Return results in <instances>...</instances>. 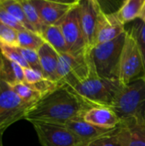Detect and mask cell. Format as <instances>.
<instances>
[{"mask_svg": "<svg viewBox=\"0 0 145 146\" xmlns=\"http://www.w3.org/2000/svg\"><path fill=\"white\" fill-rule=\"evenodd\" d=\"M92 108L66 85L58 86L44 95L25 115L24 120L66 125L68 121L84 118L88 110Z\"/></svg>", "mask_w": 145, "mask_h": 146, "instance_id": "6da1fadb", "label": "cell"}, {"mask_svg": "<svg viewBox=\"0 0 145 146\" xmlns=\"http://www.w3.org/2000/svg\"><path fill=\"white\" fill-rule=\"evenodd\" d=\"M67 86L91 106L111 109L123 85L117 79H104L99 77L91 61V73L87 79Z\"/></svg>", "mask_w": 145, "mask_h": 146, "instance_id": "7a4b0ae2", "label": "cell"}, {"mask_svg": "<svg viewBox=\"0 0 145 146\" xmlns=\"http://www.w3.org/2000/svg\"><path fill=\"white\" fill-rule=\"evenodd\" d=\"M111 110L121 120L133 119L145 125V78L123 86Z\"/></svg>", "mask_w": 145, "mask_h": 146, "instance_id": "3957f363", "label": "cell"}, {"mask_svg": "<svg viewBox=\"0 0 145 146\" xmlns=\"http://www.w3.org/2000/svg\"><path fill=\"white\" fill-rule=\"evenodd\" d=\"M126 38V32L109 42L95 45L88 50L99 77L119 80L120 62Z\"/></svg>", "mask_w": 145, "mask_h": 146, "instance_id": "277c9868", "label": "cell"}, {"mask_svg": "<svg viewBox=\"0 0 145 146\" xmlns=\"http://www.w3.org/2000/svg\"><path fill=\"white\" fill-rule=\"evenodd\" d=\"M144 77L143 60L138 41L129 28L126 30V38L123 46L121 62L119 80L123 86Z\"/></svg>", "mask_w": 145, "mask_h": 146, "instance_id": "5b68a950", "label": "cell"}, {"mask_svg": "<svg viewBox=\"0 0 145 146\" xmlns=\"http://www.w3.org/2000/svg\"><path fill=\"white\" fill-rule=\"evenodd\" d=\"M91 59L89 52L73 56L69 53L59 55L57 68L58 85L72 86L87 79L91 73Z\"/></svg>", "mask_w": 145, "mask_h": 146, "instance_id": "8992f818", "label": "cell"}, {"mask_svg": "<svg viewBox=\"0 0 145 146\" xmlns=\"http://www.w3.org/2000/svg\"><path fill=\"white\" fill-rule=\"evenodd\" d=\"M30 105L24 103L7 83L0 80V134L24 119Z\"/></svg>", "mask_w": 145, "mask_h": 146, "instance_id": "52a82bcc", "label": "cell"}, {"mask_svg": "<svg viewBox=\"0 0 145 146\" xmlns=\"http://www.w3.org/2000/svg\"><path fill=\"white\" fill-rule=\"evenodd\" d=\"M66 40L68 52L73 56H80L88 52L79 20V1L75 3L65 17L58 23Z\"/></svg>", "mask_w": 145, "mask_h": 146, "instance_id": "ba28073f", "label": "cell"}, {"mask_svg": "<svg viewBox=\"0 0 145 146\" xmlns=\"http://www.w3.org/2000/svg\"><path fill=\"white\" fill-rule=\"evenodd\" d=\"M42 146H78L82 142L66 126L31 121Z\"/></svg>", "mask_w": 145, "mask_h": 146, "instance_id": "9c48e42d", "label": "cell"}, {"mask_svg": "<svg viewBox=\"0 0 145 146\" xmlns=\"http://www.w3.org/2000/svg\"><path fill=\"white\" fill-rule=\"evenodd\" d=\"M102 6L97 0L79 1V20L87 50L94 45V38Z\"/></svg>", "mask_w": 145, "mask_h": 146, "instance_id": "30bf717a", "label": "cell"}, {"mask_svg": "<svg viewBox=\"0 0 145 146\" xmlns=\"http://www.w3.org/2000/svg\"><path fill=\"white\" fill-rule=\"evenodd\" d=\"M45 26L58 25L72 9L73 2H62L52 0H31Z\"/></svg>", "mask_w": 145, "mask_h": 146, "instance_id": "8fae6325", "label": "cell"}, {"mask_svg": "<svg viewBox=\"0 0 145 146\" xmlns=\"http://www.w3.org/2000/svg\"><path fill=\"white\" fill-rule=\"evenodd\" d=\"M126 32L115 13L107 14L103 10L97 21L93 46L109 42Z\"/></svg>", "mask_w": 145, "mask_h": 146, "instance_id": "7c38bea8", "label": "cell"}, {"mask_svg": "<svg viewBox=\"0 0 145 146\" xmlns=\"http://www.w3.org/2000/svg\"><path fill=\"white\" fill-rule=\"evenodd\" d=\"M115 136L122 146H145V125L133 119L122 120Z\"/></svg>", "mask_w": 145, "mask_h": 146, "instance_id": "4fadbf2b", "label": "cell"}, {"mask_svg": "<svg viewBox=\"0 0 145 146\" xmlns=\"http://www.w3.org/2000/svg\"><path fill=\"white\" fill-rule=\"evenodd\" d=\"M65 126L78 139H79L82 143L92 140L94 139H97L104 135L115 133L118 130V127L115 129H106V128L97 127L95 125L86 122L84 120V118L70 121Z\"/></svg>", "mask_w": 145, "mask_h": 146, "instance_id": "5bb4252c", "label": "cell"}, {"mask_svg": "<svg viewBox=\"0 0 145 146\" xmlns=\"http://www.w3.org/2000/svg\"><path fill=\"white\" fill-rule=\"evenodd\" d=\"M84 120L88 123L106 129H115L122 121L114 110L105 107L91 108L85 114Z\"/></svg>", "mask_w": 145, "mask_h": 146, "instance_id": "9a60e30c", "label": "cell"}, {"mask_svg": "<svg viewBox=\"0 0 145 146\" xmlns=\"http://www.w3.org/2000/svg\"><path fill=\"white\" fill-rule=\"evenodd\" d=\"M38 54L44 78L58 85L57 68L59 62V54L46 42H44V44L38 49Z\"/></svg>", "mask_w": 145, "mask_h": 146, "instance_id": "2e32d148", "label": "cell"}, {"mask_svg": "<svg viewBox=\"0 0 145 146\" xmlns=\"http://www.w3.org/2000/svg\"><path fill=\"white\" fill-rule=\"evenodd\" d=\"M0 80L10 86L24 82V68L0 53Z\"/></svg>", "mask_w": 145, "mask_h": 146, "instance_id": "e0dca14e", "label": "cell"}, {"mask_svg": "<svg viewBox=\"0 0 145 146\" xmlns=\"http://www.w3.org/2000/svg\"><path fill=\"white\" fill-rule=\"evenodd\" d=\"M40 36L44 38V42L49 44L59 55L68 53L66 40L60 26H45Z\"/></svg>", "mask_w": 145, "mask_h": 146, "instance_id": "ac0fdd59", "label": "cell"}, {"mask_svg": "<svg viewBox=\"0 0 145 146\" xmlns=\"http://www.w3.org/2000/svg\"><path fill=\"white\" fill-rule=\"evenodd\" d=\"M145 0H126L115 14L120 22L125 25L139 18Z\"/></svg>", "mask_w": 145, "mask_h": 146, "instance_id": "d6986e66", "label": "cell"}, {"mask_svg": "<svg viewBox=\"0 0 145 146\" xmlns=\"http://www.w3.org/2000/svg\"><path fill=\"white\" fill-rule=\"evenodd\" d=\"M0 6L14 18H15L26 30L35 32L26 19L20 0H0Z\"/></svg>", "mask_w": 145, "mask_h": 146, "instance_id": "ffe728a7", "label": "cell"}, {"mask_svg": "<svg viewBox=\"0 0 145 146\" xmlns=\"http://www.w3.org/2000/svg\"><path fill=\"white\" fill-rule=\"evenodd\" d=\"M18 47L38 51L44 44V38L37 33L29 30H23L17 33Z\"/></svg>", "mask_w": 145, "mask_h": 146, "instance_id": "44dd1931", "label": "cell"}, {"mask_svg": "<svg viewBox=\"0 0 145 146\" xmlns=\"http://www.w3.org/2000/svg\"><path fill=\"white\" fill-rule=\"evenodd\" d=\"M11 87L13 91L20 97V98L31 107L33 106L36 103H38L43 97L38 92L32 89L29 85L26 84L25 82L18 83L16 85L12 86Z\"/></svg>", "mask_w": 145, "mask_h": 146, "instance_id": "7402d4cb", "label": "cell"}, {"mask_svg": "<svg viewBox=\"0 0 145 146\" xmlns=\"http://www.w3.org/2000/svg\"><path fill=\"white\" fill-rule=\"evenodd\" d=\"M20 3L23 8V10L25 12L27 21H29L31 26L33 27L35 32L40 35L45 25L42 21L37 9L32 3L31 0H20Z\"/></svg>", "mask_w": 145, "mask_h": 146, "instance_id": "603a6c76", "label": "cell"}, {"mask_svg": "<svg viewBox=\"0 0 145 146\" xmlns=\"http://www.w3.org/2000/svg\"><path fill=\"white\" fill-rule=\"evenodd\" d=\"M0 53L3 55L6 58H8L9 60L21 66L24 69L29 68L26 62L23 58L22 55L18 50L17 47H14V46H10L5 44L0 43Z\"/></svg>", "mask_w": 145, "mask_h": 146, "instance_id": "cb8c5ba5", "label": "cell"}, {"mask_svg": "<svg viewBox=\"0 0 145 146\" xmlns=\"http://www.w3.org/2000/svg\"><path fill=\"white\" fill-rule=\"evenodd\" d=\"M130 28L132 31L139 46V50L143 60L145 78V23L138 19V21H137Z\"/></svg>", "mask_w": 145, "mask_h": 146, "instance_id": "d4e9b609", "label": "cell"}, {"mask_svg": "<svg viewBox=\"0 0 145 146\" xmlns=\"http://www.w3.org/2000/svg\"><path fill=\"white\" fill-rule=\"evenodd\" d=\"M17 31L0 21V43L18 47Z\"/></svg>", "mask_w": 145, "mask_h": 146, "instance_id": "484cf974", "label": "cell"}, {"mask_svg": "<svg viewBox=\"0 0 145 146\" xmlns=\"http://www.w3.org/2000/svg\"><path fill=\"white\" fill-rule=\"evenodd\" d=\"M116 133L104 135L90 141L83 142L78 146H122L115 136Z\"/></svg>", "mask_w": 145, "mask_h": 146, "instance_id": "4316f807", "label": "cell"}, {"mask_svg": "<svg viewBox=\"0 0 145 146\" xmlns=\"http://www.w3.org/2000/svg\"><path fill=\"white\" fill-rule=\"evenodd\" d=\"M17 49L21 52V54L22 55L23 58L25 59V61L26 62V63L30 68H32L34 70H37V71L42 73L38 51L29 50V49L20 48V47H17Z\"/></svg>", "mask_w": 145, "mask_h": 146, "instance_id": "83f0119b", "label": "cell"}, {"mask_svg": "<svg viewBox=\"0 0 145 146\" xmlns=\"http://www.w3.org/2000/svg\"><path fill=\"white\" fill-rule=\"evenodd\" d=\"M0 21H3L7 26L10 27L11 28L16 30L17 32L23 31V30H26L15 18H14L11 15H9L1 6H0Z\"/></svg>", "mask_w": 145, "mask_h": 146, "instance_id": "f1b7e54d", "label": "cell"}, {"mask_svg": "<svg viewBox=\"0 0 145 146\" xmlns=\"http://www.w3.org/2000/svg\"><path fill=\"white\" fill-rule=\"evenodd\" d=\"M44 78L42 73L34 70L32 68H25L24 69V82L27 85H33L41 81Z\"/></svg>", "mask_w": 145, "mask_h": 146, "instance_id": "f546056e", "label": "cell"}, {"mask_svg": "<svg viewBox=\"0 0 145 146\" xmlns=\"http://www.w3.org/2000/svg\"><path fill=\"white\" fill-rule=\"evenodd\" d=\"M139 20H141L142 21H144L145 23V3L143 6V9H142V11L140 13V15H139Z\"/></svg>", "mask_w": 145, "mask_h": 146, "instance_id": "4dcf8cb0", "label": "cell"}, {"mask_svg": "<svg viewBox=\"0 0 145 146\" xmlns=\"http://www.w3.org/2000/svg\"><path fill=\"white\" fill-rule=\"evenodd\" d=\"M3 134H0V146H3Z\"/></svg>", "mask_w": 145, "mask_h": 146, "instance_id": "1f68e13d", "label": "cell"}]
</instances>
